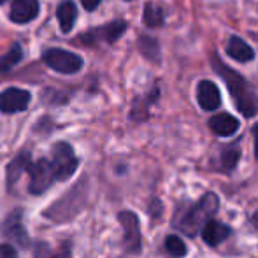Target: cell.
<instances>
[{
    "label": "cell",
    "instance_id": "6da1fadb",
    "mask_svg": "<svg viewBox=\"0 0 258 258\" xmlns=\"http://www.w3.org/2000/svg\"><path fill=\"white\" fill-rule=\"evenodd\" d=\"M213 67L216 69V72L221 76V79L225 81L227 88L230 90V95L235 102V107L246 116L251 118L256 114L258 111V99L253 92V88L249 86V83L242 78L239 72H235L234 69L227 67L216 54H213Z\"/></svg>",
    "mask_w": 258,
    "mask_h": 258
},
{
    "label": "cell",
    "instance_id": "7a4b0ae2",
    "mask_svg": "<svg viewBox=\"0 0 258 258\" xmlns=\"http://www.w3.org/2000/svg\"><path fill=\"white\" fill-rule=\"evenodd\" d=\"M218 211V197L214 194H206L197 204H194L183 214L179 221V228L188 235H195L201 228H204L207 221L213 220V214Z\"/></svg>",
    "mask_w": 258,
    "mask_h": 258
},
{
    "label": "cell",
    "instance_id": "3957f363",
    "mask_svg": "<svg viewBox=\"0 0 258 258\" xmlns=\"http://www.w3.org/2000/svg\"><path fill=\"white\" fill-rule=\"evenodd\" d=\"M42 60L49 69L60 72V74H76L83 67V58L79 54L61 48L46 49L42 54Z\"/></svg>",
    "mask_w": 258,
    "mask_h": 258
},
{
    "label": "cell",
    "instance_id": "277c9868",
    "mask_svg": "<svg viewBox=\"0 0 258 258\" xmlns=\"http://www.w3.org/2000/svg\"><path fill=\"white\" fill-rule=\"evenodd\" d=\"M79 162L74 155V150L69 143H56L53 148L51 167L56 181H67L76 172Z\"/></svg>",
    "mask_w": 258,
    "mask_h": 258
},
{
    "label": "cell",
    "instance_id": "5b68a950",
    "mask_svg": "<svg viewBox=\"0 0 258 258\" xmlns=\"http://www.w3.org/2000/svg\"><path fill=\"white\" fill-rule=\"evenodd\" d=\"M28 191L34 195L44 194L49 186L53 184V181H56L51 167V160L41 158L39 162H34L28 170Z\"/></svg>",
    "mask_w": 258,
    "mask_h": 258
},
{
    "label": "cell",
    "instance_id": "8992f818",
    "mask_svg": "<svg viewBox=\"0 0 258 258\" xmlns=\"http://www.w3.org/2000/svg\"><path fill=\"white\" fill-rule=\"evenodd\" d=\"M119 223L123 225L125 230V248L128 253H139L141 251V228H139V218L132 211H121L118 216Z\"/></svg>",
    "mask_w": 258,
    "mask_h": 258
},
{
    "label": "cell",
    "instance_id": "52a82bcc",
    "mask_svg": "<svg viewBox=\"0 0 258 258\" xmlns=\"http://www.w3.org/2000/svg\"><path fill=\"white\" fill-rule=\"evenodd\" d=\"M30 104V93L21 88H7L0 92V111L4 114L21 112Z\"/></svg>",
    "mask_w": 258,
    "mask_h": 258
},
{
    "label": "cell",
    "instance_id": "ba28073f",
    "mask_svg": "<svg viewBox=\"0 0 258 258\" xmlns=\"http://www.w3.org/2000/svg\"><path fill=\"white\" fill-rule=\"evenodd\" d=\"M39 9L41 7H39L37 0H13L9 18L14 23H28L37 18Z\"/></svg>",
    "mask_w": 258,
    "mask_h": 258
},
{
    "label": "cell",
    "instance_id": "9c48e42d",
    "mask_svg": "<svg viewBox=\"0 0 258 258\" xmlns=\"http://www.w3.org/2000/svg\"><path fill=\"white\" fill-rule=\"evenodd\" d=\"M197 99L204 111H214V109H218L221 104L220 90H218V86L214 85L213 81H207V79L199 83Z\"/></svg>",
    "mask_w": 258,
    "mask_h": 258
},
{
    "label": "cell",
    "instance_id": "30bf717a",
    "mask_svg": "<svg viewBox=\"0 0 258 258\" xmlns=\"http://www.w3.org/2000/svg\"><path fill=\"white\" fill-rule=\"evenodd\" d=\"M209 126L216 136L230 137L239 130V119L230 116L228 112H220L209 119Z\"/></svg>",
    "mask_w": 258,
    "mask_h": 258
},
{
    "label": "cell",
    "instance_id": "8fae6325",
    "mask_svg": "<svg viewBox=\"0 0 258 258\" xmlns=\"http://www.w3.org/2000/svg\"><path fill=\"white\" fill-rule=\"evenodd\" d=\"M230 227L218 220H211L207 221V225L202 228V239L207 242L209 246H218L225 241V239L230 235Z\"/></svg>",
    "mask_w": 258,
    "mask_h": 258
},
{
    "label": "cell",
    "instance_id": "7c38bea8",
    "mask_svg": "<svg viewBox=\"0 0 258 258\" xmlns=\"http://www.w3.org/2000/svg\"><path fill=\"white\" fill-rule=\"evenodd\" d=\"M56 20L60 23V30L63 34H69L78 20V7L74 6V2H71V0L61 2L56 9Z\"/></svg>",
    "mask_w": 258,
    "mask_h": 258
},
{
    "label": "cell",
    "instance_id": "4fadbf2b",
    "mask_svg": "<svg viewBox=\"0 0 258 258\" xmlns=\"http://www.w3.org/2000/svg\"><path fill=\"white\" fill-rule=\"evenodd\" d=\"M32 158H30V153L28 151H23V153H20L16 156V158L13 160V162L7 165V184H14L18 179H20V176L23 172H28L32 167Z\"/></svg>",
    "mask_w": 258,
    "mask_h": 258
},
{
    "label": "cell",
    "instance_id": "5bb4252c",
    "mask_svg": "<svg viewBox=\"0 0 258 258\" xmlns=\"http://www.w3.org/2000/svg\"><path fill=\"white\" fill-rule=\"evenodd\" d=\"M227 51L232 58H234V60L241 61V63L251 61L253 58H255V51H253L251 46H249L248 42L242 41V39L235 37V35H232V37L228 39Z\"/></svg>",
    "mask_w": 258,
    "mask_h": 258
},
{
    "label": "cell",
    "instance_id": "9a60e30c",
    "mask_svg": "<svg viewBox=\"0 0 258 258\" xmlns=\"http://www.w3.org/2000/svg\"><path fill=\"white\" fill-rule=\"evenodd\" d=\"M125 30H126V23L118 20V21H112V23L104 25L102 28H99V30H95V32H90V34L100 35V39H104V41H107V42H114Z\"/></svg>",
    "mask_w": 258,
    "mask_h": 258
},
{
    "label": "cell",
    "instance_id": "2e32d148",
    "mask_svg": "<svg viewBox=\"0 0 258 258\" xmlns=\"http://www.w3.org/2000/svg\"><path fill=\"white\" fill-rule=\"evenodd\" d=\"M21 58H23V49H21V46L16 42V44H13V48L4 54V56H0V72L11 71L14 65L20 63Z\"/></svg>",
    "mask_w": 258,
    "mask_h": 258
},
{
    "label": "cell",
    "instance_id": "e0dca14e",
    "mask_svg": "<svg viewBox=\"0 0 258 258\" xmlns=\"http://www.w3.org/2000/svg\"><path fill=\"white\" fill-rule=\"evenodd\" d=\"M144 23L148 27H162L163 25V11L160 9L158 6H153V4H148L144 7V16H143Z\"/></svg>",
    "mask_w": 258,
    "mask_h": 258
},
{
    "label": "cell",
    "instance_id": "ac0fdd59",
    "mask_svg": "<svg viewBox=\"0 0 258 258\" xmlns=\"http://www.w3.org/2000/svg\"><path fill=\"white\" fill-rule=\"evenodd\" d=\"M6 235L11 239V241H14V242H18L20 246H27L28 244V235H27V232H25V228L21 227L20 223H13L11 227H7V230H6Z\"/></svg>",
    "mask_w": 258,
    "mask_h": 258
},
{
    "label": "cell",
    "instance_id": "d6986e66",
    "mask_svg": "<svg viewBox=\"0 0 258 258\" xmlns=\"http://www.w3.org/2000/svg\"><path fill=\"white\" fill-rule=\"evenodd\" d=\"M139 48H141V51H143V54H146L150 60H158L160 46H158V42H156L153 37H146V35H144V37H141Z\"/></svg>",
    "mask_w": 258,
    "mask_h": 258
},
{
    "label": "cell",
    "instance_id": "ffe728a7",
    "mask_svg": "<svg viewBox=\"0 0 258 258\" xmlns=\"http://www.w3.org/2000/svg\"><path fill=\"white\" fill-rule=\"evenodd\" d=\"M165 249L172 256H184L186 255V244H184L177 235H169V237L165 239Z\"/></svg>",
    "mask_w": 258,
    "mask_h": 258
},
{
    "label": "cell",
    "instance_id": "44dd1931",
    "mask_svg": "<svg viewBox=\"0 0 258 258\" xmlns=\"http://www.w3.org/2000/svg\"><path fill=\"white\" fill-rule=\"evenodd\" d=\"M239 156L241 155H239L237 148H228V150H225L223 153H221V163H223V169H227V170L234 169L239 162Z\"/></svg>",
    "mask_w": 258,
    "mask_h": 258
},
{
    "label": "cell",
    "instance_id": "7402d4cb",
    "mask_svg": "<svg viewBox=\"0 0 258 258\" xmlns=\"http://www.w3.org/2000/svg\"><path fill=\"white\" fill-rule=\"evenodd\" d=\"M34 256L35 258H53V251L46 242H37L34 248Z\"/></svg>",
    "mask_w": 258,
    "mask_h": 258
},
{
    "label": "cell",
    "instance_id": "603a6c76",
    "mask_svg": "<svg viewBox=\"0 0 258 258\" xmlns=\"http://www.w3.org/2000/svg\"><path fill=\"white\" fill-rule=\"evenodd\" d=\"M0 258H18V253L11 244H2L0 246Z\"/></svg>",
    "mask_w": 258,
    "mask_h": 258
},
{
    "label": "cell",
    "instance_id": "cb8c5ba5",
    "mask_svg": "<svg viewBox=\"0 0 258 258\" xmlns=\"http://www.w3.org/2000/svg\"><path fill=\"white\" fill-rule=\"evenodd\" d=\"M100 2H102V0H81L83 7H85L86 11H95L97 7L100 6Z\"/></svg>",
    "mask_w": 258,
    "mask_h": 258
},
{
    "label": "cell",
    "instance_id": "d4e9b609",
    "mask_svg": "<svg viewBox=\"0 0 258 258\" xmlns=\"http://www.w3.org/2000/svg\"><path fill=\"white\" fill-rule=\"evenodd\" d=\"M253 136H255V156L258 158V123L253 126Z\"/></svg>",
    "mask_w": 258,
    "mask_h": 258
},
{
    "label": "cell",
    "instance_id": "484cf974",
    "mask_svg": "<svg viewBox=\"0 0 258 258\" xmlns=\"http://www.w3.org/2000/svg\"><path fill=\"white\" fill-rule=\"evenodd\" d=\"M251 223H253V227L258 228V209L255 211V214L251 216Z\"/></svg>",
    "mask_w": 258,
    "mask_h": 258
},
{
    "label": "cell",
    "instance_id": "4316f807",
    "mask_svg": "<svg viewBox=\"0 0 258 258\" xmlns=\"http://www.w3.org/2000/svg\"><path fill=\"white\" fill-rule=\"evenodd\" d=\"M4 2H6V0H0V4H4Z\"/></svg>",
    "mask_w": 258,
    "mask_h": 258
}]
</instances>
